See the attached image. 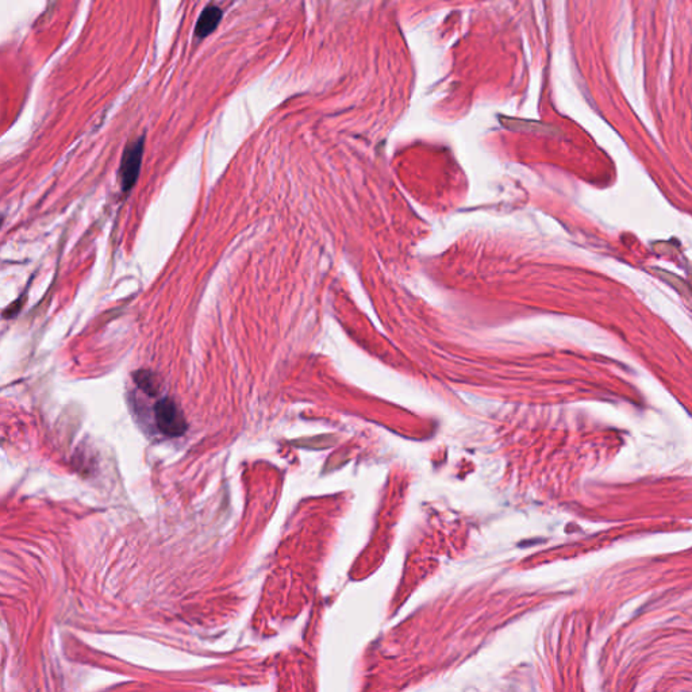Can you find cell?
I'll return each mask as SVG.
<instances>
[{
  "instance_id": "6da1fadb",
  "label": "cell",
  "mask_w": 692,
  "mask_h": 692,
  "mask_svg": "<svg viewBox=\"0 0 692 692\" xmlns=\"http://www.w3.org/2000/svg\"><path fill=\"white\" fill-rule=\"evenodd\" d=\"M154 418L158 430L168 437H179L187 430V421L181 410L170 398H164L156 403Z\"/></svg>"
},
{
  "instance_id": "7a4b0ae2",
  "label": "cell",
  "mask_w": 692,
  "mask_h": 692,
  "mask_svg": "<svg viewBox=\"0 0 692 692\" xmlns=\"http://www.w3.org/2000/svg\"><path fill=\"white\" fill-rule=\"evenodd\" d=\"M143 150H144V141L137 140V141L129 144L123 153L119 173H120L122 188L125 191L130 190L138 177L141 160H143Z\"/></svg>"
},
{
  "instance_id": "3957f363",
  "label": "cell",
  "mask_w": 692,
  "mask_h": 692,
  "mask_svg": "<svg viewBox=\"0 0 692 692\" xmlns=\"http://www.w3.org/2000/svg\"><path fill=\"white\" fill-rule=\"evenodd\" d=\"M222 18V10L218 8L217 6H208L203 10L202 15L197 24L195 33L198 37H207L210 33H212L215 28L218 26L219 21Z\"/></svg>"
},
{
  "instance_id": "277c9868",
  "label": "cell",
  "mask_w": 692,
  "mask_h": 692,
  "mask_svg": "<svg viewBox=\"0 0 692 692\" xmlns=\"http://www.w3.org/2000/svg\"><path fill=\"white\" fill-rule=\"evenodd\" d=\"M134 379H136L138 387L144 392L149 394L150 397H153L158 391V384L156 381V377L152 375L150 372H137L134 375Z\"/></svg>"
},
{
  "instance_id": "5b68a950",
  "label": "cell",
  "mask_w": 692,
  "mask_h": 692,
  "mask_svg": "<svg viewBox=\"0 0 692 692\" xmlns=\"http://www.w3.org/2000/svg\"><path fill=\"white\" fill-rule=\"evenodd\" d=\"M0 225H1V218H0Z\"/></svg>"
}]
</instances>
